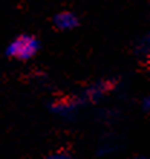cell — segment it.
I'll use <instances>...</instances> for the list:
<instances>
[{"mask_svg": "<svg viewBox=\"0 0 150 159\" xmlns=\"http://www.w3.org/2000/svg\"><path fill=\"white\" fill-rule=\"evenodd\" d=\"M49 159H71L68 155H65V153H55V155H52Z\"/></svg>", "mask_w": 150, "mask_h": 159, "instance_id": "obj_3", "label": "cell"}, {"mask_svg": "<svg viewBox=\"0 0 150 159\" xmlns=\"http://www.w3.org/2000/svg\"><path fill=\"white\" fill-rule=\"evenodd\" d=\"M55 25L58 26L59 29H64V30H69V29H74L75 26L78 25V19L75 16L74 13L71 12H62L56 15L55 17Z\"/></svg>", "mask_w": 150, "mask_h": 159, "instance_id": "obj_2", "label": "cell"}, {"mask_svg": "<svg viewBox=\"0 0 150 159\" xmlns=\"http://www.w3.org/2000/svg\"><path fill=\"white\" fill-rule=\"evenodd\" d=\"M39 49L38 41L30 35H22L9 45V55L17 59H29L32 58Z\"/></svg>", "mask_w": 150, "mask_h": 159, "instance_id": "obj_1", "label": "cell"}]
</instances>
